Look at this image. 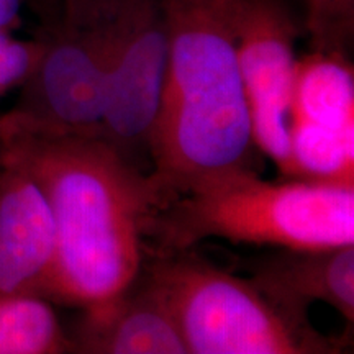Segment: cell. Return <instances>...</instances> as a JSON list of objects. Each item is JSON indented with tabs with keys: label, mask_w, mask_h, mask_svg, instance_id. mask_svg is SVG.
<instances>
[{
	"label": "cell",
	"mask_w": 354,
	"mask_h": 354,
	"mask_svg": "<svg viewBox=\"0 0 354 354\" xmlns=\"http://www.w3.org/2000/svg\"><path fill=\"white\" fill-rule=\"evenodd\" d=\"M0 149L50 202L56 254L43 297L97 312L130 287L148 256L161 202L148 174L97 135L51 131L0 115Z\"/></svg>",
	"instance_id": "6da1fadb"
},
{
	"label": "cell",
	"mask_w": 354,
	"mask_h": 354,
	"mask_svg": "<svg viewBox=\"0 0 354 354\" xmlns=\"http://www.w3.org/2000/svg\"><path fill=\"white\" fill-rule=\"evenodd\" d=\"M233 12L234 0H165L167 66L148 172L161 203L201 177L253 167Z\"/></svg>",
	"instance_id": "7a4b0ae2"
},
{
	"label": "cell",
	"mask_w": 354,
	"mask_h": 354,
	"mask_svg": "<svg viewBox=\"0 0 354 354\" xmlns=\"http://www.w3.org/2000/svg\"><path fill=\"white\" fill-rule=\"evenodd\" d=\"M209 238L279 250L354 245V185L272 183L250 166L214 172L158 207L148 254L187 251Z\"/></svg>",
	"instance_id": "3957f363"
},
{
	"label": "cell",
	"mask_w": 354,
	"mask_h": 354,
	"mask_svg": "<svg viewBox=\"0 0 354 354\" xmlns=\"http://www.w3.org/2000/svg\"><path fill=\"white\" fill-rule=\"evenodd\" d=\"M138 276L179 326L187 354H338L326 338L243 279L187 251L149 253Z\"/></svg>",
	"instance_id": "277c9868"
},
{
	"label": "cell",
	"mask_w": 354,
	"mask_h": 354,
	"mask_svg": "<svg viewBox=\"0 0 354 354\" xmlns=\"http://www.w3.org/2000/svg\"><path fill=\"white\" fill-rule=\"evenodd\" d=\"M105 50V107L99 136L128 162L149 154L167 66L165 0H81Z\"/></svg>",
	"instance_id": "5b68a950"
},
{
	"label": "cell",
	"mask_w": 354,
	"mask_h": 354,
	"mask_svg": "<svg viewBox=\"0 0 354 354\" xmlns=\"http://www.w3.org/2000/svg\"><path fill=\"white\" fill-rule=\"evenodd\" d=\"M41 41V56L8 115L44 130L99 136L107 82L99 26L66 0L63 24Z\"/></svg>",
	"instance_id": "8992f818"
},
{
	"label": "cell",
	"mask_w": 354,
	"mask_h": 354,
	"mask_svg": "<svg viewBox=\"0 0 354 354\" xmlns=\"http://www.w3.org/2000/svg\"><path fill=\"white\" fill-rule=\"evenodd\" d=\"M234 46L256 148L292 179L289 123L297 26L281 0H234Z\"/></svg>",
	"instance_id": "52a82bcc"
},
{
	"label": "cell",
	"mask_w": 354,
	"mask_h": 354,
	"mask_svg": "<svg viewBox=\"0 0 354 354\" xmlns=\"http://www.w3.org/2000/svg\"><path fill=\"white\" fill-rule=\"evenodd\" d=\"M289 141L292 179L354 185V71L344 53L297 61Z\"/></svg>",
	"instance_id": "ba28073f"
},
{
	"label": "cell",
	"mask_w": 354,
	"mask_h": 354,
	"mask_svg": "<svg viewBox=\"0 0 354 354\" xmlns=\"http://www.w3.org/2000/svg\"><path fill=\"white\" fill-rule=\"evenodd\" d=\"M56 254L46 194L15 158L0 149V294L41 295Z\"/></svg>",
	"instance_id": "9c48e42d"
},
{
	"label": "cell",
	"mask_w": 354,
	"mask_h": 354,
	"mask_svg": "<svg viewBox=\"0 0 354 354\" xmlns=\"http://www.w3.org/2000/svg\"><path fill=\"white\" fill-rule=\"evenodd\" d=\"M250 279L266 297L299 318H308L312 304H328L351 331L354 245L325 250H281L258 261Z\"/></svg>",
	"instance_id": "30bf717a"
},
{
	"label": "cell",
	"mask_w": 354,
	"mask_h": 354,
	"mask_svg": "<svg viewBox=\"0 0 354 354\" xmlns=\"http://www.w3.org/2000/svg\"><path fill=\"white\" fill-rule=\"evenodd\" d=\"M73 343L87 354H187L169 308L140 276L113 302L84 313Z\"/></svg>",
	"instance_id": "8fae6325"
},
{
	"label": "cell",
	"mask_w": 354,
	"mask_h": 354,
	"mask_svg": "<svg viewBox=\"0 0 354 354\" xmlns=\"http://www.w3.org/2000/svg\"><path fill=\"white\" fill-rule=\"evenodd\" d=\"M74 353L73 339L48 299L33 294H0V354Z\"/></svg>",
	"instance_id": "7c38bea8"
},
{
	"label": "cell",
	"mask_w": 354,
	"mask_h": 354,
	"mask_svg": "<svg viewBox=\"0 0 354 354\" xmlns=\"http://www.w3.org/2000/svg\"><path fill=\"white\" fill-rule=\"evenodd\" d=\"M307 28L320 51L343 53L354 32V0H304Z\"/></svg>",
	"instance_id": "4fadbf2b"
},
{
	"label": "cell",
	"mask_w": 354,
	"mask_h": 354,
	"mask_svg": "<svg viewBox=\"0 0 354 354\" xmlns=\"http://www.w3.org/2000/svg\"><path fill=\"white\" fill-rule=\"evenodd\" d=\"M43 51L41 39H17L0 33V97L21 87L33 73Z\"/></svg>",
	"instance_id": "5bb4252c"
},
{
	"label": "cell",
	"mask_w": 354,
	"mask_h": 354,
	"mask_svg": "<svg viewBox=\"0 0 354 354\" xmlns=\"http://www.w3.org/2000/svg\"><path fill=\"white\" fill-rule=\"evenodd\" d=\"M24 0H0V33H8L19 20Z\"/></svg>",
	"instance_id": "9a60e30c"
}]
</instances>
